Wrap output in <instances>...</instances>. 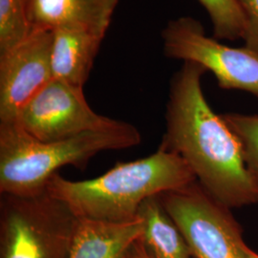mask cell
<instances>
[{
  "label": "cell",
  "mask_w": 258,
  "mask_h": 258,
  "mask_svg": "<svg viewBox=\"0 0 258 258\" xmlns=\"http://www.w3.org/2000/svg\"><path fill=\"white\" fill-rule=\"evenodd\" d=\"M201 65L185 61L170 83L166 132L160 148L182 157L197 182L226 207L258 202V187L235 134L204 95Z\"/></svg>",
  "instance_id": "cell-1"
},
{
  "label": "cell",
  "mask_w": 258,
  "mask_h": 258,
  "mask_svg": "<svg viewBox=\"0 0 258 258\" xmlns=\"http://www.w3.org/2000/svg\"><path fill=\"white\" fill-rule=\"evenodd\" d=\"M197 181L184 159L159 148L148 157L118 163L104 174L72 181L56 173L45 191L60 200L78 218L133 221L142 203L151 196L175 190Z\"/></svg>",
  "instance_id": "cell-2"
},
{
  "label": "cell",
  "mask_w": 258,
  "mask_h": 258,
  "mask_svg": "<svg viewBox=\"0 0 258 258\" xmlns=\"http://www.w3.org/2000/svg\"><path fill=\"white\" fill-rule=\"evenodd\" d=\"M141 142L138 129L121 120L111 128L53 142L31 137L18 121L0 122V194L45 192L48 181L61 167L83 169L101 152L133 148Z\"/></svg>",
  "instance_id": "cell-3"
},
{
  "label": "cell",
  "mask_w": 258,
  "mask_h": 258,
  "mask_svg": "<svg viewBox=\"0 0 258 258\" xmlns=\"http://www.w3.org/2000/svg\"><path fill=\"white\" fill-rule=\"evenodd\" d=\"M79 218L45 192L1 194V258H69Z\"/></svg>",
  "instance_id": "cell-4"
},
{
  "label": "cell",
  "mask_w": 258,
  "mask_h": 258,
  "mask_svg": "<svg viewBox=\"0 0 258 258\" xmlns=\"http://www.w3.org/2000/svg\"><path fill=\"white\" fill-rule=\"evenodd\" d=\"M159 196L183 233L192 258H248L242 229L231 209L197 181Z\"/></svg>",
  "instance_id": "cell-5"
},
{
  "label": "cell",
  "mask_w": 258,
  "mask_h": 258,
  "mask_svg": "<svg viewBox=\"0 0 258 258\" xmlns=\"http://www.w3.org/2000/svg\"><path fill=\"white\" fill-rule=\"evenodd\" d=\"M164 54L201 65L224 89L258 96V55L247 48H232L208 37L202 24L189 17L169 21L162 32Z\"/></svg>",
  "instance_id": "cell-6"
},
{
  "label": "cell",
  "mask_w": 258,
  "mask_h": 258,
  "mask_svg": "<svg viewBox=\"0 0 258 258\" xmlns=\"http://www.w3.org/2000/svg\"><path fill=\"white\" fill-rule=\"evenodd\" d=\"M17 121L31 137L53 142L111 128L120 120L93 111L83 87L54 79L23 108Z\"/></svg>",
  "instance_id": "cell-7"
},
{
  "label": "cell",
  "mask_w": 258,
  "mask_h": 258,
  "mask_svg": "<svg viewBox=\"0 0 258 258\" xmlns=\"http://www.w3.org/2000/svg\"><path fill=\"white\" fill-rule=\"evenodd\" d=\"M53 30L35 28L27 39L0 55V122H14L53 78Z\"/></svg>",
  "instance_id": "cell-8"
},
{
  "label": "cell",
  "mask_w": 258,
  "mask_h": 258,
  "mask_svg": "<svg viewBox=\"0 0 258 258\" xmlns=\"http://www.w3.org/2000/svg\"><path fill=\"white\" fill-rule=\"evenodd\" d=\"M118 3L119 0H27V8L35 28L76 26L105 37Z\"/></svg>",
  "instance_id": "cell-9"
},
{
  "label": "cell",
  "mask_w": 258,
  "mask_h": 258,
  "mask_svg": "<svg viewBox=\"0 0 258 258\" xmlns=\"http://www.w3.org/2000/svg\"><path fill=\"white\" fill-rule=\"evenodd\" d=\"M103 38L83 27L61 26L54 29L51 47L53 78L83 87L89 79Z\"/></svg>",
  "instance_id": "cell-10"
},
{
  "label": "cell",
  "mask_w": 258,
  "mask_h": 258,
  "mask_svg": "<svg viewBox=\"0 0 258 258\" xmlns=\"http://www.w3.org/2000/svg\"><path fill=\"white\" fill-rule=\"evenodd\" d=\"M143 231L139 217L120 223L79 218L69 258H126Z\"/></svg>",
  "instance_id": "cell-11"
},
{
  "label": "cell",
  "mask_w": 258,
  "mask_h": 258,
  "mask_svg": "<svg viewBox=\"0 0 258 258\" xmlns=\"http://www.w3.org/2000/svg\"><path fill=\"white\" fill-rule=\"evenodd\" d=\"M137 217L144 225L141 242L149 258H192L191 251L159 195L146 199Z\"/></svg>",
  "instance_id": "cell-12"
},
{
  "label": "cell",
  "mask_w": 258,
  "mask_h": 258,
  "mask_svg": "<svg viewBox=\"0 0 258 258\" xmlns=\"http://www.w3.org/2000/svg\"><path fill=\"white\" fill-rule=\"evenodd\" d=\"M34 29L27 0H0V55L24 42Z\"/></svg>",
  "instance_id": "cell-13"
},
{
  "label": "cell",
  "mask_w": 258,
  "mask_h": 258,
  "mask_svg": "<svg viewBox=\"0 0 258 258\" xmlns=\"http://www.w3.org/2000/svg\"><path fill=\"white\" fill-rule=\"evenodd\" d=\"M208 12L214 36L235 40L245 34V19L238 0H198Z\"/></svg>",
  "instance_id": "cell-14"
},
{
  "label": "cell",
  "mask_w": 258,
  "mask_h": 258,
  "mask_svg": "<svg viewBox=\"0 0 258 258\" xmlns=\"http://www.w3.org/2000/svg\"><path fill=\"white\" fill-rule=\"evenodd\" d=\"M223 120L235 134L249 174L258 187V116L224 114Z\"/></svg>",
  "instance_id": "cell-15"
},
{
  "label": "cell",
  "mask_w": 258,
  "mask_h": 258,
  "mask_svg": "<svg viewBox=\"0 0 258 258\" xmlns=\"http://www.w3.org/2000/svg\"><path fill=\"white\" fill-rule=\"evenodd\" d=\"M245 19V48L258 55V0H238Z\"/></svg>",
  "instance_id": "cell-16"
},
{
  "label": "cell",
  "mask_w": 258,
  "mask_h": 258,
  "mask_svg": "<svg viewBox=\"0 0 258 258\" xmlns=\"http://www.w3.org/2000/svg\"><path fill=\"white\" fill-rule=\"evenodd\" d=\"M126 258H149L148 253L145 250V248H144L141 240L139 239L131 247V249H129Z\"/></svg>",
  "instance_id": "cell-17"
},
{
  "label": "cell",
  "mask_w": 258,
  "mask_h": 258,
  "mask_svg": "<svg viewBox=\"0 0 258 258\" xmlns=\"http://www.w3.org/2000/svg\"><path fill=\"white\" fill-rule=\"evenodd\" d=\"M246 253H247V257L248 258H258V253L249 248L248 246L246 248Z\"/></svg>",
  "instance_id": "cell-18"
}]
</instances>
